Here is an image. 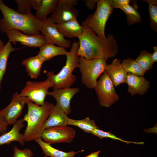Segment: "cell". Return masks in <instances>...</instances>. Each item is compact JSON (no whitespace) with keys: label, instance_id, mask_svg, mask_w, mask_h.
Returning a JSON list of instances; mask_svg holds the SVG:
<instances>
[{"label":"cell","instance_id":"obj_1","mask_svg":"<svg viewBox=\"0 0 157 157\" xmlns=\"http://www.w3.org/2000/svg\"><path fill=\"white\" fill-rule=\"evenodd\" d=\"M83 32L78 36L79 42L77 54L86 59H99L107 60L115 57L118 46L114 36L108 34L105 40L99 38L92 31L82 24Z\"/></svg>","mask_w":157,"mask_h":157},{"label":"cell","instance_id":"obj_2","mask_svg":"<svg viewBox=\"0 0 157 157\" xmlns=\"http://www.w3.org/2000/svg\"><path fill=\"white\" fill-rule=\"evenodd\" d=\"M0 10L3 17L0 19V31L3 33L13 29L29 35L40 34L43 21L36 19L31 13L23 14L6 6L0 0Z\"/></svg>","mask_w":157,"mask_h":157},{"label":"cell","instance_id":"obj_3","mask_svg":"<svg viewBox=\"0 0 157 157\" xmlns=\"http://www.w3.org/2000/svg\"><path fill=\"white\" fill-rule=\"evenodd\" d=\"M26 104L28 111L22 119L27 123L23 134L24 140L25 142H28L41 138L43 125L54 105L53 103L45 101L43 105L38 106L30 100Z\"/></svg>","mask_w":157,"mask_h":157},{"label":"cell","instance_id":"obj_4","mask_svg":"<svg viewBox=\"0 0 157 157\" xmlns=\"http://www.w3.org/2000/svg\"><path fill=\"white\" fill-rule=\"evenodd\" d=\"M79 41H74L72 44L70 50L66 55L65 65L61 70L55 74L53 71H49L47 74L53 85V89L70 88L75 82L76 77L72 74L74 69L79 66V56L77 54Z\"/></svg>","mask_w":157,"mask_h":157},{"label":"cell","instance_id":"obj_5","mask_svg":"<svg viewBox=\"0 0 157 157\" xmlns=\"http://www.w3.org/2000/svg\"><path fill=\"white\" fill-rule=\"evenodd\" d=\"M113 10L109 0H99L95 11L88 16L82 24L93 31L101 39L105 40L106 39L105 33L106 23Z\"/></svg>","mask_w":157,"mask_h":157},{"label":"cell","instance_id":"obj_6","mask_svg":"<svg viewBox=\"0 0 157 157\" xmlns=\"http://www.w3.org/2000/svg\"><path fill=\"white\" fill-rule=\"evenodd\" d=\"M106 60L92 59H86L79 56V66L82 83L87 88L94 89L97 79L105 71Z\"/></svg>","mask_w":157,"mask_h":157},{"label":"cell","instance_id":"obj_7","mask_svg":"<svg viewBox=\"0 0 157 157\" xmlns=\"http://www.w3.org/2000/svg\"><path fill=\"white\" fill-rule=\"evenodd\" d=\"M94 89L101 107L109 108L119 99L113 83L105 71L100 76Z\"/></svg>","mask_w":157,"mask_h":157},{"label":"cell","instance_id":"obj_8","mask_svg":"<svg viewBox=\"0 0 157 157\" xmlns=\"http://www.w3.org/2000/svg\"><path fill=\"white\" fill-rule=\"evenodd\" d=\"M53 85L49 78L44 81H28L19 93L21 96L28 97L35 104L41 106L45 102V98L51 87Z\"/></svg>","mask_w":157,"mask_h":157},{"label":"cell","instance_id":"obj_9","mask_svg":"<svg viewBox=\"0 0 157 157\" xmlns=\"http://www.w3.org/2000/svg\"><path fill=\"white\" fill-rule=\"evenodd\" d=\"M76 131L67 126L48 128L44 129L41 138L50 144L72 142L76 136Z\"/></svg>","mask_w":157,"mask_h":157},{"label":"cell","instance_id":"obj_10","mask_svg":"<svg viewBox=\"0 0 157 157\" xmlns=\"http://www.w3.org/2000/svg\"><path fill=\"white\" fill-rule=\"evenodd\" d=\"M29 100L26 97L21 96L18 92L13 94L10 103L5 108L0 110L8 125L14 124L20 116L25 105Z\"/></svg>","mask_w":157,"mask_h":157},{"label":"cell","instance_id":"obj_11","mask_svg":"<svg viewBox=\"0 0 157 157\" xmlns=\"http://www.w3.org/2000/svg\"><path fill=\"white\" fill-rule=\"evenodd\" d=\"M41 31L44 36L47 43L56 44L64 48L71 47V41L66 39L57 28V24L49 17L44 21Z\"/></svg>","mask_w":157,"mask_h":157},{"label":"cell","instance_id":"obj_12","mask_svg":"<svg viewBox=\"0 0 157 157\" xmlns=\"http://www.w3.org/2000/svg\"><path fill=\"white\" fill-rule=\"evenodd\" d=\"M8 40L15 45L16 42L30 47H40L47 43L45 38L42 34L29 35L22 33L17 30H9L6 33Z\"/></svg>","mask_w":157,"mask_h":157},{"label":"cell","instance_id":"obj_13","mask_svg":"<svg viewBox=\"0 0 157 157\" xmlns=\"http://www.w3.org/2000/svg\"><path fill=\"white\" fill-rule=\"evenodd\" d=\"M79 90L78 88L70 87L53 89L52 91L49 92L47 95L53 97L56 101V105L67 115L71 112V100Z\"/></svg>","mask_w":157,"mask_h":157},{"label":"cell","instance_id":"obj_14","mask_svg":"<svg viewBox=\"0 0 157 157\" xmlns=\"http://www.w3.org/2000/svg\"><path fill=\"white\" fill-rule=\"evenodd\" d=\"M79 11L73 6L58 0V3L50 17L56 24H60L77 19Z\"/></svg>","mask_w":157,"mask_h":157},{"label":"cell","instance_id":"obj_15","mask_svg":"<svg viewBox=\"0 0 157 157\" xmlns=\"http://www.w3.org/2000/svg\"><path fill=\"white\" fill-rule=\"evenodd\" d=\"M126 83L128 85V91L133 97L136 94L144 95L149 88L150 82L142 76L128 73Z\"/></svg>","mask_w":157,"mask_h":157},{"label":"cell","instance_id":"obj_16","mask_svg":"<svg viewBox=\"0 0 157 157\" xmlns=\"http://www.w3.org/2000/svg\"><path fill=\"white\" fill-rule=\"evenodd\" d=\"M105 71L115 87L122 83H126L128 73L122 67L120 60L115 59L111 64H107Z\"/></svg>","mask_w":157,"mask_h":157},{"label":"cell","instance_id":"obj_17","mask_svg":"<svg viewBox=\"0 0 157 157\" xmlns=\"http://www.w3.org/2000/svg\"><path fill=\"white\" fill-rule=\"evenodd\" d=\"M24 122L22 119L17 120L10 131L3 133L0 136V146L9 144L14 141L18 142L22 146L24 144L25 142L23 134L20 132L25 126Z\"/></svg>","mask_w":157,"mask_h":157},{"label":"cell","instance_id":"obj_18","mask_svg":"<svg viewBox=\"0 0 157 157\" xmlns=\"http://www.w3.org/2000/svg\"><path fill=\"white\" fill-rule=\"evenodd\" d=\"M68 118L67 115L60 107L56 105L54 106L48 118L43 125L42 131L51 127L67 126Z\"/></svg>","mask_w":157,"mask_h":157},{"label":"cell","instance_id":"obj_19","mask_svg":"<svg viewBox=\"0 0 157 157\" xmlns=\"http://www.w3.org/2000/svg\"><path fill=\"white\" fill-rule=\"evenodd\" d=\"M57 26L58 31L64 37L69 38H77L82 34L83 32V27L77 19L57 24Z\"/></svg>","mask_w":157,"mask_h":157},{"label":"cell","instance_id":"obj_20","mask_svg":"<svg viewBox=\"0 0 157 157\" xmlns=\"http://www.w3.org/2000/svg\"><path fill=\"white\" fill-rule=\"evenodd\" d=\"M35 140L39 145L44 154L45 155L44 157H74L76 154L84 151L82 150L77 152L72 151L65 152L53 148L51 144L43 141L41 138H38Z\"/></svg>","mask_w":157,"mask_h":157},{"label":"cell","instance_id":"obj_21","mask_svg":"<svg viewBox=\"0 0 157 157\" xmlns=\"http://www.w3.org/2000/svg\"><path fill=\"white\" fill-rule=\"evenodd\" d=\"M40 51L37 55L44 62L51 60L56 56H66L68 52L65 48L47 43L40 47Z\"/></svg>","mask_w":157,"mask_h":157},{"label":"cell","instance_id":"obj_22","mask_svg":"<svg viewBox=\"0 0 157 157\" xmlns=\"http://www.w3.org/2000/svg\"><path fill=\"white\" fill-rule=\"evenodd\" d=\"M44 62L38 55L23 60L21 64L25 67L26 71L32 78L36 79L41 72L42 65Z\"/></svg>","mask_w":157,"mask_h":157},{"label":"cell","instance_id":"obj_23","mask_svg":"<svg viewBox=\"0 0 157 157\" xmlns=\"http://www.w3.org/2000/svg\"><path fill=\"white\" fill-rule=\"evenodd\" d=\"M21 48H14L9 40L0 51V90L3 77L6 70L7 61L10 53Z\"/></svg>","mask_w":157,"mask_h":157},{"label":"cell","instance_id":"obj_24","mask_svg":"<svg viewBox=\"0 0 157 157\" xmlns=\"http://www.w3.org/2000/svg\"><path fill=\"white\" fill-rule=\"evenodd\" d=\"M58 0H42L41 4L36 10L35 17L42 21L47 18V16L53 11Z\"/></svg>","mask_w":157,"mask_h":157},{"label":"cell","instance_id":"obj_25","mask_svg":"<svg viewBox=\"0 0 157 157\" xmlns=\"http://www.w3.org/2000/svg\"><path fill=\"white\" fill-rule=\"evenodd\" d=\"M71 125L77 126L84 132L88 133H91L95 129H99L94 120L91 119L89 117L80 120H75L68 118L67 125Z\"/></svg>","mask_w":157,"mask_h":157},{"label":"cell","instance_id":"obj_26","mask_svg":"<svg viewBox=\"0 0 157 157\" xmlns=\"http://www.w3.org/2000/svg\"><path fill=\"white\" fill-rule=\"evenodd\" d=\"M18 5L16 11L25 14L31 13L32 8L36 10L40 6L42 0H16Z\"/></svg>","mask_w":157,"mask_h":157},{"label":"cell","instance_id":"obj_27","mask_svg":"<svg viewBox=\"0 0 157 157\" xmlns=\"http://www.w3.org/2000/svg\"><path fill=\"white\" fill-rule=\"evenodd\" d=\"M121 64L127 73L143 76L146 72L139 65L135 60L131 58L124 59Z\"/></svg>","mask_w":157,"mask_h":157},{"label":"cell","instance_id":"obj_28","mask_svg":"<svg viewBox=\"0 0 157 157\" xmlns=\"http://www.w3.org/2000/svg\"><path fill=\"white\" fill-rule=\"evenodd\" d=\"M135 60L145 71L151 69L154 63L151 58V53L145 50L140 52Z\"/></svg>","mask_w":157,"mask_h":157},{"label":"cell","instance_id":"obj_29","mask_svg":"<svg viewBox=\"0 0 157 157\" xmlns=\"http://www.w3.org/2000/svg\"><path fill=\"white\" fill-rule=\"evenodd\" d=\"M121 10L126 15L128 24L131 25L141 22L142 19L140 15L134 7L129 4L123 7Z\"/></svg>","mask_w":157,"mask_h":157},{"label":"cell","instance_id":"obj_30","mask_svg":"<svg viewBox=\"0 0 157 157\" xmlns=\"http://www.w3.org/2000/svg\"><path fill=\"white\" fill-rule=\"evenodd\" d=\"M144 1L149 5V10L150 17V25L155 32L157 31V1L156 0H145Z\"/></svg>","mask_w":157,"mask_h":157},{"label":"cell","instance_id":"obj_31","mask_svg":"<svg viewBox=\"0 0 157 157\" xmlns=\"http://www.w3.org/2000/svg\"><path fill=\"white\" fill-rule=\"evenodd\" d=\"M93 135L97 136L101 139L104 138H109L113 140L120 141L125 142L127 144L130 143H133L137 144H143L144 142H136L131 141H126L116 137L114 134L110 132L104 131L99 129H95L92 131L91 133Z\"/></svg>","mask_w":157,"mask_h":157},{"label":"cell","instance_id":"obj_32","mask_svg":"<svg viewBox=\"0 0 157 157\" xmlns=\"http://www.w3.org/2000/svg\"><path fill=\"white\" fill-rule=\"evenodd\" d=\"M13 157H32L33 154L29 149L25 148L23 150L19 149L15 146L13 149Z\"/></svg>","mask_w":157,"mask_h":157},{"label":"cell","instance_id":"obj_33","mask_svg":"<svg viewBox=\"0 0 157 157\" xmlns=\"http://www.w3.org/2000/svg\"><path fill=\"white\" fill-rule=\"evenodd\" d=\"M112 7L113 8H122L129 4V0H109Z\"/></svg>","mask_w":157,"mask_h":157},{"label":"cell","instance_id":"obj_34","mask_svg":"<svg viewBox=\"0 0 157 157\" xmlns=\"http://www.w3.org/2000/svg\"><path fill=\"white\" fill-rule=\"evenodd\" d=\"M8 125L7 122L0 113V134L5 133Z\"/></svg>","mask_w":157,"mask_h":157},{"label":"cell","instance_id":"obj_35","mask_svg":"<svg viewBox=\"0 0 157 157\" xmlns=\"http://www.w3.org/2000/svg\"><path fill=\"white\" fill-rule=\"evenodd\" d=\"M98 1V0H84L86 6L91 10L94 9L96 4Z\"/></svg>","mask_w":157,"mask_h":157},{"label":"cell","instance_id":"obj_36","mask_svg":"<svg viewBox=\"0 0 157 157\" xmlns=\"http://www.w3.org/2000/svg\"><path fill=\"white\" fill-rule=\"evenodd\" d=\"M154 51L151 53V57L154 62H156L157 61V46L153 47Z\"/></svg>","mask_w":157,"mask_h":157},{"label":"cell","instance_id":"obj_37","mask_svg":"<svg viewBox=\"0 0 157 157\" xmlns=\"http://www.w3.org/2000/svg\"><path fill=\"white\" fill-rule=\"evenodd\" d=\"M100 151L94 152L85 157H99Z\"/></svg>","mask_w":157,"mask_h":157},{"label":"cell","instance_id":"obj_38","mask_svg":"<svg viewBox=\"0 0 157 157\" xmlns=\"http://www.w3.org/2000/svg\"><path fill=\"white\" fill-rule=\"evenodd\" d=\"M5 45V43L0 38V51Z\"/></svg>","mask_w":157,"mask_h":157}]
</instances>
